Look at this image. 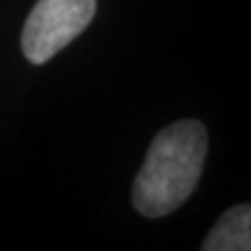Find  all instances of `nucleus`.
<instances>
[{
    "instance_id": "f257e3e1",
    "label": "nucleus",
    "mask_w": 251,
    "mask_h": 251,
    "mask_svg": "<svg viewBox=\"0 0 251 251\" xmlns=\"http://www.w3.org/2000/svg\"><path fill=\"white\" fill-rule=\"evenodd\" d=\"M207 157V130L197 120H180L153 138L132 186L140 216L161 218L191 197Z\"/></svg>"
},
{
    "instance_id": "f03ea898",
    "label": "nucleus",
    "mask_w": 251,
    "mask_h": 251,
    "mask_svg": "<svg viewBox=\"0 0 251 251\" xmlns=\"http://www.w3.org/2000/svg\"><path fill=\"white\" fill-rule=\"evenodd\" d=\"M97 0H38L21 34V50L34 65L50 61L90 25Z\"/></svg>"
},
{
    "instance_id": "7ed1b4c3",
    "label": "nucleus",
    "mask_w": 251,
    "mask_h": 251,
    "mask_svg": "<svg viewBox=\"0 0 251 251\" xmlns=\"http://www.w3.org/2000/svg\"><path fill=\"white\" fill-rule=\"evenodd\" d=\"M203 251H249L251 249V207L234 205L216 222L201 245Z\"/></svg>"
}]
</instances>
